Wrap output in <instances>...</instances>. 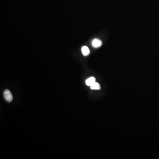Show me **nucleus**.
Wrapping results in <instances>:
<instances>
[{"label": "nucleus", "mask_w": 159, "mask_h": 159, "mask_svg": "<svg viewBox=\"0 0 159 159\" xmlns=\"http://www.w3.org/2000/svg\"><path fill=\"white\" fill-rule=\"evenodd\" d=\"M3 96L5 100L8 103H10L13 100V96L11 92L9 90L6 89L3 92Z\"/></svg>", "instance_id": "1"}, {"label": "nucleus", "mask_w": 159, "mask_h": 159, "mask_svg": "<svg viewBox=\"0 0 159 159\" xmlns=\"http://www.w3.org/2000/svg\"><path fill=\"white\" fill-rule=\"evenodd\" d=\"M102 41L98 39H94L92 42V46L94 48H98L102 45Z\"/></svg>", "instance_id": "2"}, {"label": "nucleus", "mask_w": 159, "mask_h": 159, "mask_svg": "<svg viewBox=\"0 0 159 159\" xmlns=\"http://www.w3.org/2000/svg\"><path fill=\"white\" fill-rule=\"evenodd\" d=\"M96 82V78L94 77H90L88 79H87L85 81V84L87 85L90 86L92 84Z\"/></svg>", "instance_id": "3"}, {"label": "nucleus", "mask_w": 159, "mask_h": 159, "mask_svg": "<svg viewBox=\"0 0 159 159\" xmlns=\"http://www.w3.org/2000/svg\"><path fill=\"white\" fill-rule=\"evenodd\" d=\"M81 52L83 55L87 56L90 54V50L87 46H83L81 48Z\"/></svg>", "instance_id": "4"}, {"label": "nucleus", "mask_w": 159, "mask_h": 159, "mask_svg": "<svg viewBox=\"0 0 159 159\" xmlns=\"http://www.w3.org/2000/svg\"><path fill=\"white\" fill-rule=\"evenodd\" d=\"M90 87L91 89V90H100L101 89L100 84L97 82H95Z\"/></svg>", "instance_id": "5"}]
</instances>
